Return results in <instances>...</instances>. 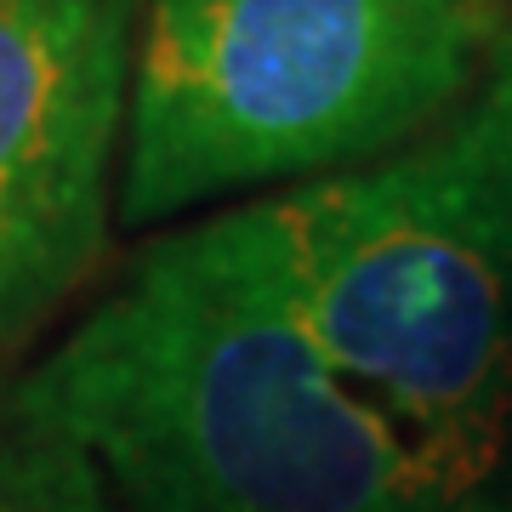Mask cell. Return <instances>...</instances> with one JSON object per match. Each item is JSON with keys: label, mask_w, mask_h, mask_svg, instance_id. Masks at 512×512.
Listing matches in <instances>:
<instances>
[{"label": "cell", "mask_w": 512, "mask_h": 512, "mask_svg": "<svg viewBox=\"0 0 512 512\" xmlns=\"http://www.w3.org/2000/svg\"><path fill=\"white\" fill-rule=\"evenodd\" d=\"M6 439L74 512H512L325 359L274 200L154 239L12 387Z\"/></svg>", "instance_id": "6da1fadb"}, {"label": "cell", "mask_w": 512, "mask_h": 512, "mask_svg": "<svg viewBox=\"0 0 512 512\" xmlns=\"http://www.w3.org/2000/svg\"><path fill=\"white\" fill-rule=\"evenodd\" d=\"M507 35L512 0H143L114 217L359 171L456 109Z\"/></svg>", "instance_id": "7a4b0ae2"}, {"label": "cell", "mask_w": 512, "mask_h": 512, "mask_svg": "<svg viewBox=\"0 0 512 512\" xmlns=\"http://www.w3.org/2000/svg\"><path fill=\"white\" fill-rule=\"evenodd\" d=\"M268 200L325 359L456 473L495 478L512 439V35L421 137Z\"/></svg>", "instance_id": "3957f363"}, {"label": "cell", "mask_w": 512, "mask_h": 512, "mask_svg": "<svg viewBox=\"0 0 512 512\" xmlns=\"http://www.w3.org/2000/svg\"><path fill=\"white\" fill-rule=\"evenodd\" d=\"M143 0H0V359L69 302L120 205Z\"/></svg>", "instance_id": "277c9868"}, {"label": "cell", "mask_w": 512, "mask_h": 512, "mask_svg": "<svg viewBox=\"0 0 512 512\" xmlns=\"http://www.w3.org/2000/svg\"><path fill=\"white\" fill-rule=\"evenodd\" d=\"M0 512H63V501L52 495L35 456L18 450L12 439L0 444Z\"/></svg>", "instance_id": "5b68a950"}]
</instances>
